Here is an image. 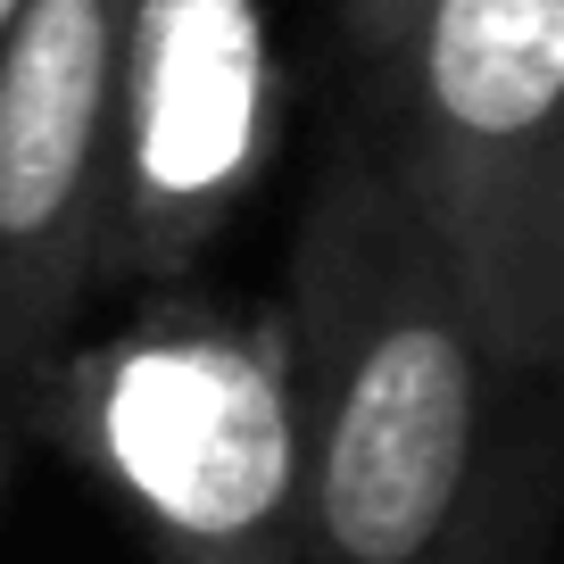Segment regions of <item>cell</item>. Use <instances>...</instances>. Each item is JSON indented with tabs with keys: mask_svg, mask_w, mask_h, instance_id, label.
<instances>
[{
	"mask_svg": "<svg viewBox=\"0 0 564 564\" xmlns=\"http://www.w3.org/2000/svg\"><path fill=\"white\" fill-rule=\"evenodd\" d=\"M300 564H441L498 474V373L366 124L333 141L274 324Z\"/></svg>",
	"mask_w": 564,
	"mask_h": 564,
	"instance_id": "1",
	"label": "cell"
},
{
	"mask_svg": "<svg viewBox=\"0 0 564 564\" xmlns=\"http://www.w3.org/2000/svg\"><path fill=\"white\" fill-rule=\"evenodd\" d=\"M366 67L399 199L498 373L540 382L564 349V0H415Z\"/></svg>",
	"mask_w": 564,
	"mask_h": 564,
	"instance_id": "2",
	"label": "cell"
},
{
	"mask_svg": "<svg viewBox=\"0 0 564 564\" xmlns=\"http://www.w3.org/2000/svg\"><path fill=\"white\" fill-rule=\"evenodd\" d=\"M34 399L159 564H300L274 324L150 291L108 340L58 357Z\"/></svg>",
	"mask_w": 564,
	"mask_h": 564,
	"instance_id": "3",
	"label": "cell"
},
{
	"mask_svg": "<svg viewBox=\"0 0 564 564\" xmlns=\"http://www.w3.org/2000/svg\"><path fill=\"white\" fill-rule=\"evenodd\" d=\"M274 141L282 67L265 0H124L100 282H175L258 192Z\"/></svg>",
	"mask_w": 564,
	"mask_h": 564,
	"instance_id": "4",
	"label": "cell"
},
{
	"mask_svg": "<svg viewBox=\"0 0 564 564\" xmlns=\"http://www.w3.org/2000/svg\"><path fill=\"white\" fill-rule=\"evenodd\" d=\"M117 25L124 0H25L0 42V399L67 357L100 291L117 192Z\"/></svg>",
	"mask_w": 564,
	"mask_h": 564,
	"instance_id": "5",
	"label": "cell"
},
{
	"mask_svg": "<svg viewBox=\"0 0 564 564\" xmlns=\"http://www.w3.org/2000/svg\"><path fill=\"white\" fill-rule=\"evenodd\" d=\"M540 507H547L540 465H507L498 457L490 498L474 507V523L457 531V547H448L441 564H531V547H540Z\"/></svg>",
	"mask_w": 564,
	"mask_h": 564,
	"instance_id": "6",
	"label": "cell"
},
{
	"mask_svg": "<svg viewBox=\"0 0 564 564\" xmlns=\"http://www.w3.org/2000/svg\"><path fill=\"white\" fill-rule=\"evenodd\" d=\"M406 9H415V0H340V18H349V42H357V51H382V42L390 34H399V18H406Z\"/></svg>",
	"mask_w": 564,
	"mask_h": 564,
	"instance_id": "7",
	"label": "cell"
},
{
	"mask_svg": "<svg viewBox=\"0 0 564 564\" xmlns=\"http://www.w3.org/2000/svg\"><path fill=\"white\" fill-rule=\"evenodd\" d=\"M18 9H25V0H0V42H9V25H18Z\"/></svg>",
	"mask_w": 564,
	"mask_h": 564,
	"instance_id": "8",
	"label": "cell"
},
{
	"mask_svg": "<svg viewBox=\"0 0 564 564\" xmlns=\"http://www.w3.org/2000/svg\"><path fill=\"white\" fill-rule=\"evenodd\" d=\"M0 415H9V399H0Z\"/></svg>",
	"mask_w": 564,
	"mask_h": 564,
	"instance_id": "9",
	"label": "cell"
}]
</instances>
